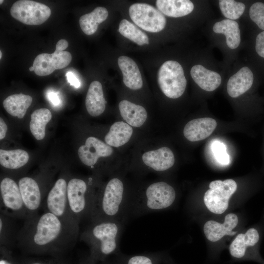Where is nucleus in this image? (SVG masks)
Returning <instances> with one entry per match:
<instances>
[{"instance_id":"obj_1","label":"nucleus","mask_w":264,"mask_h":264,"mask_svg":"<svg viewBox=\"0 0 264 264\" xmlns=\"http://www.w3.org/2000/svg\"><path fill=\"white\" fill-rule=\"evenodd\" d=\"M79 230L55 215L44 212L24 220L16 246L23 253L59 258L76 243Z\"/></svg>"},{"instance_id":"obj_2","label":"nucleus","mask_w":264,"mask_h":264,"mask_svg":"<svg viewBox=\"0 0 264 264\" xmlns=\"http://www.w3.org/2000/svg\"><path fill=\"white\" fill-rule=\"evenodd\" d=\"M129 194L120 177L110 178L97 192L89 220L91 223L114 221L125 223Z\"/></svg>"},{"instance_id":"obj_3","label":"nucleus","mask_w":264,"mask_h":264,"mask_svg":"<svg viewBox=\"0 0 264 264\" xmlns=\"http://www.w3.org/2000/svg\"><path fill=\"white\" fill-rule=\"evenodd\" d=\"M124 224L114 221L93 222L84 230L80 238L88 245L92 259L101 263L120 252V240Z\"/></svg>"},{"instance_id":"obj_4","label":"nucleus","mask_w":264,"mask_h":264,"mask_svg":"<svg viewBox=\"0 0 264 264\" xmlns=\"http://www.w3.org/2000/svg\"><path fill=\"white\" fill-rule=\"evenodd\" d=\"M176 198L175 189L167 182L152 183L140 192L129 195L127 219L167 209L174 203Z\"/></svg>"},{"instance_id":"obj_5","label":"nucleus","mask_w":264,"mask_h":264,"mask_svg":"<svg viewBox=\"0 0 264 264\" xmlns=\"http://www.w3.org/2000/svg\"><path fill=\"white\" fill-rule=\"evenodd\" d=\"M92 186L80 178H72L68 181V208L72 219L79 225L82 220L90 219L97 192Z\"/></svg>"},{"instance_id":"obj_6","label":"nucleus","mask_w":264,"mask_h":264,"mask_svg":"<svg viewBox=\"0 0 264 264\" xmlns=\"http://www.w3.org/2000/svg\"><path fill=\"white\" fill-rule=\"evenodd\" d=\"M67 183L64 177L58 178L49 190L43 202L41 209L50 212L79 230V225L72 219L68 205Z\"/></svg>"},{"instance_id":"obj_7","label":"nucleus","mask_w":264,"mask_h":264,"mask_svg":"<svg viewBox=\"0 0 264 264\" xmlns=\"http://www.w3.org/2000/svg\"><path fill=\"white\" fill-rule=\"evenodd\" d=\"M158 85L165 96L176 99L184 93L187 85L181 65L176 61L165 62L158 71Z\"/></svg>"},{"instance_id":"obj_8","label":"nucleus","mask_w":264,"mask_h":264,"mask_svg":"<svg viewBox=\"0 0 264 264\" xmlns=\"http://www.w3.org/2000/svg\"><path fill=\"white\" fill-rule=\"evenodd\" d=\"M0 213L16 220H25L27 211L18 183L6 176L0 181Z\"/></svg>"},{"instance_id":"obj_9","label":"nucleus","mask_w":264,"mask_h":264,"mask_svg":"<svg viewBox=\"0 0 264 264\" xmlns=\"http://www.w3.org/2000/svg\"><path fill=\"white\" fill-rule=\"evenodd\" d=\"M68 46L66 40L61 39L57 43L53 53H44L37 55L33 63L35 74L40 76H47L55 70L68 66L72 60V56L70 52L64 51Z\"/></svg>"},{"instance_id":"obj_10","label":"nucleus","mask_w":264,"mask_h":264,"mask_svg":"<svg viewBox=\"0 0 264 264\" xmlns=\"http://www.w3.org/2000/svg\"><path fill=\"white\" fill-rule=\"evenodd\" d=\"M209 188L204 196L206 207L213 213H223L228 208L230 198L236 191V182L232 179L216 180L210 182Z\"/></svg>"},{"instance_id":"obj_11","label":"nucleus","mask_w":264,"mask_h":264,"mask_svg":"<svg viewBox=\"0 0 264 264\" xmlns=\"http://www.w3.org/2000/svg\"><path fill=\"white\" fill-rule=\"evenodd\" d=\"M51 14V10L48 6L30 0H18L10 8V14L13 18L30 25L43 24L48 19Z\"/></svg>"},{"instance_id":"obj_12","label":"nucleus","mask_w":264,"mask_h":264,"mask_svg":"<svg viewBox=\"0 0 264 264\" xmlns=\"http://www.w3.org/2000/svg\"><path fill=\"white\" fill-rule=\"evenodd\" d=\"M129 13L135 24L150 32H159L164 28L166 24L164 15L153 6L145 3L131 5Z\"/></svg>"},{"instance_id":"obj_13","label":"nucleus","mask_w":264,"mask_h":264,"mask_svg":"<svg viewBox=\"0 0 264 264\" xmlns=\"http://www.w3.org/2000/svg\"><path fill=\"white\" fill-rule=\"evenodd\" d=\"M112 153L111 147L94 136L88 137L78 151L81 161L89 167L95 165L100 157L110 156Z\"/></svg>"},{"instance_id":"obj_14","label":"nucleus","mask_w":264,"mask_h":264,"mask_svg":"<svg viewBox=\"0 0 264 264\" xmlns=\"http://www.w3.org/2000/svg\"><path fill=\"white\" fill-rule=\"evenodd\" d=\"M144 164L155 172H164L171 168L175 163V156L167 147L145 152L142 156Z\"/></svg>"},{"instance_id":"obj_15","label":"nucleus","mask_w":264,"mask_h":264,"mask_svg":"<svg viewBox=\"0 0 264 264\" xmlns=\"http://www.w3.org/2000/svg\"><path fill=\"white\" fill-rule=\"evenodd\" d=\"M216 121L211 118L204 117L192 120L183 129V134L189 141L196 142L209 136L217 127Z\"/></svg>"},{"instance_id":"obj_16","label":"nucleus","mask_w":264,"mask_h":264,"mask_svg":"<svg viewBox=\"0 0 264 264\" xmlns=\"http://www.w3.org/2000/svg\"><path fill=\"white\" fill-rule=\"evenodd\" d=\"M238 218L235 214H227L224 221L220 223L214 220H209L204 225L203 231L206 238L215 242L221 239L225 235H234L235 232L232 230L237 225Z\"/></svg>"},{"instance_id":"obj_17","label":"nucleus","mask_w":264,"mask_h":264,"mask_svg":"<svg viewBox=\"0 0 264 264\" xmlns=\"http://www.w3.org/2000/svg\"><path fill=\"white\" fill-rule=\"evenodd\" d=\"M117 62L125 85L132 90L140 89L143 86L142 78L134 61L129 57L121 56L118 58Z\"/></svg>"},{"instance_id":"obj_18","label":"nucleus","mask_w":264,"mask_h":264,"mask_svg":"<svg viewBox=\"0 0 264 264\" xmlns=\"http://www.w3.org/2000/svg\"><path fill=\"white\" fill-rule=\"evenodd\" d=\"M253 74L251 70L244 66L232 76L227 84L229 95L236 98L249 90L253 85Z\"/></svg>"},{"instance_id":"obj_19","label":"nucleus","mask_w":264,"mask_h":264,"mask_svg":"<svg viewBox=\"0 0 264 264\" xmlns=\"http://www.w3.org/2000/svg\"><path fill=\"white\" fill-rule=\"evenodd\" d=\"M106 103L102 84L93 81L89 86L85 100L88 112L93 117L99 116L104 111Z\"/></svg>"},{"instance_id":"obj_20","label":"nucleus","mask_w":264,"mask_h":264,"mask_svg":"<svg viewBox=\"0 0 264 264\" xmlns=\"http://www.w3.org/2000/svg\"><path fill=\"white\" fill-rule=\"evenodd\" d=\"M190 74L195 82L201 88L207 91L215 90L221 84V78L219 73L207 69L200 65L194 66Z\"/></svg>"},{"instance_id":"obj_21","label":"nucleus","mask_w":264,"mask_h":264,"mask_svg":"<svg viewBox=\"0 0 264 264\" xmlns=\"http://www.w3.org/2000/svg\"><path fill=\"white\" fill-rule=\"evenodd\" d=\"M118 107L122 118L132 127H140L147 119V112L140 105L123 100L120 102Z\"/></svg>"},{"instance_id":"obj_22","label":"nucleus","mask_w":264,"mask_h":264,"mask_svg":"<svg viewBox=\"0 0 264 264\" xmlns=\"http://www.w3.org/2000/svg\"><path fill=\"white\" fill-rule=\"evenodd\" d=\"M155 4L163 15L174 18L187 15L194 8L193 2L188 0H157Z\"/></svg>"},{"instance_id":"obj_23","label":"nucleus","mask_w":264,"mask_h":264,"mask_svg":"<svg viewBox=\"0 0 264 264\" xmlns=\"http://www.w3.org/2000/svg\"><path fill=\"white\" fill-rule=\"evenodd\" d=\"M133 129L124 121L114 123L105 136V141L110 147H120L129 142L132 136Z\"/></svg>"},{"instance_id":"obj_24","label":"nucleus","mask_w":264,"mask_h":264,"mask_svg":"<svg viewBox=\"0 0 264 264\" xmlns=\"http://www.w3.org/2000/svg\"><path fill=\"white\" fill-rule=\"evenodd\" d=\"M16 219L2 213L0 214V246L10 250L17 244L20 229H18Z\"/></svg>"},{"instance_id":"obj_25","label":"nucleus","mask_w":264,"mask_h":264,"mask_svg":"<svg viewBox=\"0 0 264 264\" xmlns=\"http://www.w3.org/2000/svg\"><path fill=\"white\" fill-rule=\"evenodd\" d=\"M259 240L258 231L254 228H251L245 234H240L237 236L230 245V254L235 258H242L247 247L255 246Z\"/></svg>"},{"instance_id":"obj_26","label":"nucleus","mask_w":264,"mask_h":264,"mask_svg":"<svg viewBox=\"0 0 264 264\" xmlns=\"http://www.w3.org/2000/svg\"><path fill=\"white\" fill-rule=\"evenodd\" d=\"M31 96L22 93L14 94L6 97L3 106L11 115L22 118L32 102Z\"/></svg>"},{"instance_id":"obj_27","label":"nucleus","mask_w":264,"mask_h":264,"mask_svg":"<svg viewBox=\"0 0 264 264\" xmlns=\"http://www.w3.org/2000/svg\"><path fill=\"white\" fill-rule=\"evenodd\" d=\"M214 32L226 36V44L231 49L238 47L241 42L240 31L238 23L234 20L224 19L215 23Z\"/></svg>"},{"instance_id":"obj_28","label":"nucleus","mask_w":264,"mask_h":264,"mask_svg":"<svg viewBox=\"0 0 264 264\" xmlns=\"http://www.w3.org/2000/svg\"><path fill=\"white\" fill-rule=\"evenodd\" d=\"M108 15L107 9L101 6L97 7L91 12L83 15L79 19V24L82 30L88 35L94 34L98 25L104 22Z\"/></svg>"},{"instance_id":"obj_29","label":"nucleus","mask_w":264,"mask_h":264,"mask_svg":"<svg viewBox=\"0 0 264 264\" xmlns=\"http://www.w3.org/2000/svg\"><path fill=\"white\" fill-rule=\"evenodd\" d=\"M30 130L34 137L38 140L43 139L45 134V127L52 118L50 111L46 108L35 110L31 114Z\"/></svg>"},{"instance_id":"obj_30","label":"nucleus","mask_w":264,"mask_h":264,"mask_svg":"<svg viewBox=\"0 0 264 264\" xmlns=\"http://www.w3.org/2000/svg\"><path fill=\"white\" fill-rule=\"evenodd\" d=\"M29 154L22 149L0 150V164L9 170H17L24 166L28 161Z\"/></svg>"},{"instance_id":"obj_31","label":"nucleus","mask_w":264,"mask_h":264,"mask_svg":"<svg viewBox=\"0 0 264 264\" xmlns=\"http://www.w3.org/2000/svg\"><path fill=\"white\" fill-rule=\"evenodd\" d=\"M163 259L160 252L127 255L121 252L115 255L116 264H160Z\"/></svg>"},{"instance_id":"obj_32","label":"nucleus","mask_w":264,"mask_h":264,"mask_svg":"<svg viewBox=\"0 0 264 264\" xmlns=\"http://www.w3.org/2000/svg\"><path fill=\"white\" fill-rule=\"evenodd\" d=\"M118 31L123 36L137 45H143L149 44L147 35L126 19H123L120 22Z\"/></svg>"},{"instance_id":"obj_33","label":"nucleus","mask_w":264,"mask_h":264,"mask_svg":"<svg viewBox=\"0 0 264 264\" xmlns=\"http://www.w3.org/2000/svg\"><path fill=\"white\" fill-rule=\"evenodd\" d=\"M219 3L223 16L231 20L239 19L242 15L245 8L243 3L232 0H220Z\"/></svg>"},{"instance_id":"obj_34","label":"nucleus","mask_w":264,"mask_h":264,"mask_svg":"<svg viewBox=\"0 0 264 264\" xmlns=\"http://www.w3.org/2000/svg\"><path fill=\"white\" fill-rule=\"evenodd\" d=\"M211 149L217 161L221 164L228 165L230 157L226 152V146L220 141H215L211 145Z\"/></svg>"},{"instance_id":"obj_35","label":"nucleus","mask_w":264,"mask_h":264,"mask_svg":"<svg viewBox=\"0 0 264 264\" xmlns=\"http://www.w3.org/2000/svg\"><path fill=\"white\" fill-rule=\"evenodd\" d=\"M249 16L260 29L264 30V3L261 2L253 3L249 9Z\"/></svg>"},{"instance_id":"obj_36","label":"nucleus","mask_w":264,"mask_h":264,"mask_svg":"<svg viewBox=\"0 0 264 264\" xmlns=\"http://www.w3.org/2000/svg\"><path fill=\"white\" fill-rule=\"evenodd\" d=\"M44 259L38 258L25 257L20 259H17V264H64L57 259Z\"/></svg>"},{"instance_id":"obj_37","label":"nucleus","mask_w":264,"mask_h":264,"mask_svg":"<svg viewBox=\"0 0 264 264\" xmlns=\"http://www.w3.org/2000/svg\"><path fill=\"white\" fill-rule=\"evenodd\" d=\"M0 264H17L11 250L0 246Z\"/></svg>"},{"instance_id":"obj_38","label":"nucleus","mask_w":264,"mask_h":264,"mask_svg":"<svg viewBox=\"0 0 264 264\" xmlns=\"http://www.w3.org/2000/svg\"><path fill=\"white\" fill-rule=\"evenodd\" d=\"M255 49L258 54L264 58V31L256 37Z\"/></svg>"},{"instance_id":"obj_39","label":"nucleus","mask_w":264,"mask_h":264,"mask_svg":"<svg viewBox=\"0 0 264 264\" xmlns=\"http://www.w3.org/2000/svg\"><path fill=\"white\" fill-rule=\"evenodd\" d=\"M47 97L51 104L55 107L60 106L61 101L58 93L53 91H49L47 93Z\"/></svg>"},{"instance_id":"obj_40","label":"nucleus","mask_w":264,"mask_h":264,"mask_svg":"<svg viewBox=\"0 0 264 264\" xmlns=\"http://www.w3.org/2000/svg\"><path fill=\"white\" fill-rule=\"evenodd\" d=\"M68 82L71 86L75 88H79L81 86V83L77 78L71 72H68L66 74Z\"/></svg>"},{"instance_id":"obj_41","label":"nucleus","mask_w":264,"mask_h":264,"mask_svg":"<svg viewBox=\"0 0 264 264\" xmlns=\"http://www.w3.org/2000/svg\"><path fill=\"white\" fill-rule=\"evenodd\" d=\"M7 126L3 119L0 118V139H3L6 133Z\"/></svg>"},{"instance_id":"obj_42","label":"nucleus","mask_w":264,"mask_h":264,"mask_svg":"<svg viewBox=\"0 0 264 264\" xmlns=\"http://www.w3.org/2000/svg\"><path fill=\"white\" fill-rule=\"evenodd\" d=\"M97 262L92 259L89 255L87 257L83 258L79 264H97Z\"/></svg>"},{"instance_id":"obj_43","label":"nucleus","mask_w":264,"mask_h":264,"mask_svg":"<svg viewBox=\"0 0 264 264\" xmlns=\"http://www.w3.org/2000/svg\"><path fill=\"white\" fill-rule=\"evenodd\" d=\"M101 264H116L115 263V262L113 261V262H110V261H108V260L103 262H101Z\"/></svg>"},{"instance_id":"obj_44","label":"nucleus","mask_w":264,"mask_h":264,"mask_svg":"<svg viewBox=\"0 0 264 264\" xmlns=\"http://www.w3.org/2000/svg\"><path fill=\"white\" fill-rule=\"evenodd\" d=\"M29 70L30 71H34V67L32 66L29 68Z\"/></svg>"},{"instance_id":"obj_45","label":"nucleus","mask_w":264,"mask_h":264,"mask_svg":"<svg viewBox=\"0 0 264 264\" xmlns=\"http://www.w3.org/2000/svg\"><path fill=\"white\" fill-rule=\"evenodd\" d=\"M1 54H2V53H1V51L0 50V59H1Z\"/></svg>"},{"instance_id":"obj_46","label":"nucleus","mask_w":264,"mask_h":264,"mask_svg":"<svg viewBox=\"0 0 264 264\" xmlns=\"http://www.w3.org/2000/svg\"><path fill=\"white\" fill-rule=\"evenodd\" d=\"M3 2V0H0V4H1V3Z\"/></svg>"}]
</instances>
